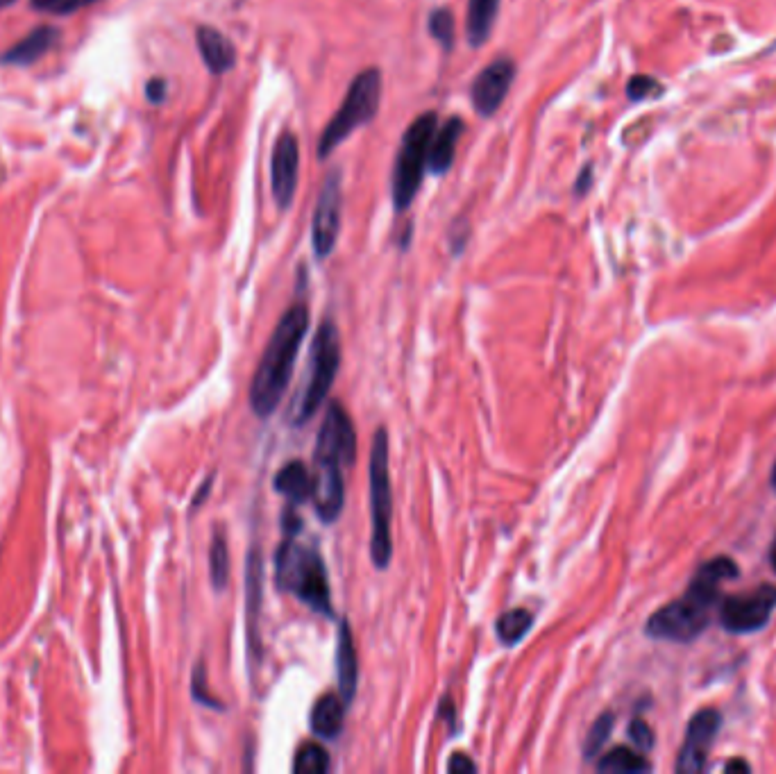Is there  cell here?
<instances>
[{"mask_svg":"<svg viewBox=\"0 0 776 774\" xmlns=\"http://www.w3.org/2000/svg\"><path fill=\"white\" fill-rule=\"evenodd\" d=\"M772 484H774V489H776V464H774V470H772Z\"/></svg>","mask_w":776,"mask_h":774,"instance_id":"f35d334b","label":"cell"},{"mask_svg":"<svg viewBox=\"0 0 776 774\" xmlns=\"http://www.w3.org/2000/svg\"><path fill=\"white\" fill-rule=\"evenodd\" d=\"M661 91V84L649 75H636L627 84V96L631 100H645L649 96H656Z\"/></svg>","mask_w":776,"mask_h":774,"instance_id":"f546056e","label":"cell"},{"mask_svg":"<svg viewBox=\"0 0 776 774\" xmlns=\"http://www.w3.org/2000/svg\"><path fill=\"white\" fill-rule=\"evenodd\" d=\"M300 175V146L293 132H282L275 141L271 157V187L277 207L286 212L295 198Z\"/></svg>","mask_w":776,"mask_h":774,"instance_id":"4fadbf2b","label":"cell"},{"mask_svg":"<svg viewBox=\"0 0 776 774\" xmlns=\"http://www.w3.org/2000/svg\"><path fill=\"white\" fill-rule=\"evenodd\" d=\"M275 584L293 593L314 613L332 618L330 579L314 545L300 543L291 534L286 536L275 552Z\"/></svg>","mask_w":776,"mask_h":774,"instance_id":"3957f363","label":"cell"},{"mask_svg":"<svg viewBox=\"0 0 776 774\" xmlns=\"http://www.w3.org/2000/svg\"><path fill=\"white\" fill-rule=\"evenodd\" d=\"M146 94H148V100L150 103H164L166 98V82L162 78H153L148 84H146Z\"/></svg>","mask_w":776,"mask_h":774,"instance_id":"d6a6232c","label":"cell"},{"mask_svg":"<svg viewBox=\"0 0 776 774\" xmlns=\"http://www.w3.org/2000/svg\"><path fill=\"white\" fill-rule=\"evenodd\" d=\"M590 178H593V171H590V166H586L577 180V189H575L577 196H584V193L590 189Z\"/></svg>","mask_w":776,"mask_h":774,"instance_id":"836d02e7","label":"cell"},{"mask_svg":"<svg viewBox=\"0 0 776 774\" xmlns=\"http://www.w3.org/2000/svg\"><path fill=\"white\" fill-rule=\"evenodd\" d=\"M438 128V119L434 112L420 114L404 132L400 153L395 157V168L391 178V200L395 212H407L413 198L418 196L420 184H423L429 146H432L434 132Z\"/></svg>","mask_w":776,"mask_h":774,"instance_id":"8992f818","label":"cell"},{"mask_svg":"<svg viewBox=\"0 0 776 774\" xmlns=\"http://www.w3.org/2000/svg\"><path fill=\"white\" fill-rule=\"evenodd\" d=\"M611 731H613V713H602L600 718L593 722V727H590L588 736H586V743H584L586 759H595V756H600L602 747L606 745V740L611 738Z\"/></svg>","mask_w":776,"mask_h":774,"instance_id":"4316f807","label":"cell"},{"mask_svg":"<svg viewBox=\"0 0 776 774\" xmlns=\"http://www.w3.org/2000/svg\"><path fill=\"white\" fill-rule=\"evenodd\" d=\"M427 28L429 35L438 41V46L443 50H452L454 35H457V23H454V14L447 10V7H438V10L429 14Z\"/></svg>","mask_w":776,"mask_h":774,"instance_id":"484cf974","label":"cell"},{"mask_svg":"<svg viewBox=\"0 0 776 774\" xmlns=\"http://www.w3.org/2000/svg\"><path fill=\"white\" fill-rule=\"evenodd\" d=\"M59 32L50 25H41V28L32 30L28 37H23L19 44H14L7 53L0 57L3 64H16V66H25L37 62L41 55H46L50 46L55 44Z\"/></svg>","mask_w":776,"mask_h":774,"instance_id":"d6986e66","label":"cell"},{"mask_svg":"<svg viewBox=\"0 0 776 774\" xmlns=\"http://www.w3.org/2000/svg\"><path fill=\"white\" fill-rule=\"evenodd\" d=\"M379 100H382V73L379 69L361 71L350 82L348 94H345L339 112L325 125L318 141L320 159L330 157L350 134L364 128L377 116Z\"/></svg>","mask_w":776,"mask_h":774,"instance_id":"5b68a950","label":"cell"},{"mask_svg":"<svg viewBox=\"0 0 776 774\" xmlns=\"http://www.w3.org/2000/svg\"><path fill=\"white\" fill-rule=\"evenodd\" d=\"M330 770V754L323 745L305 743L295 752L293 772L295 774H325Z\"/></svg>","mask_w":776,"mask_h":774,"instance_id":"d4e9b609","label":"cell"},{"mask_svg":"<svg viewBox=\"0 0 776 774\" xmlns=\"http://www.w3.org/2000/svg\"><path fill=\"white\" fill-rule=\"evenodd\" d=\"M749 770H752V768H749V765L745 763V761H742V759H733V761H729L727 765H724V772H749Z\"/></svg>","mask_w":776,"mask_h":774,"instance_id":"e575fe53","label":"cell"},{"mask_svg":"<svg viewBox=\"0 0 776 774\" xmlns=\"http://www.w3.org/2000/svg\"><path fill=\"white\" fill-rule=\"evenodd\" d=\"M447 772H477V765L466 754H454L447 761Z\"/></svg>","mask_w":776,"mask_h":774,"instance_id":"1f68e13d","label":"cell"},{"mask_svg":"<svg viewBox=\"0 0 776 774\" xmlns=\"http://www.w3.org/2000/svg\"><path fill=\"white\" fill-rule=\"evenodd\" d=\"M191 688H193V700H196V702L205 704V706H212V709H218V711L223 709V704L218 702L214 695H209V691H207L205 666H202V663H198L196 670H193V684H191Z\"/></svg>","mask_w":776,"mask_h":774,"instance_id":"f1b7e54d","label":"cell"},{"mask_svg":"<svg viewBox=\"0 0 776 774\" xmlns=\"http://www.w3.org/2000/svg\"><path fill=\"white\" fill-rule=\"evenodd\" d=\"M368 484H370V520H373V532H370V559L379 570L391 566L393 559V489H391V470H388V434L377 429L370 450L368 466Z\"/></svg>","mask_w":776,"mask_h":774,"instance_id":"277c9868","label":"cell"},{"mask_svg":"<svg viewBox=\"0 0 776 774\" xmlns=\"http://www.w3.org/2000/svg\"><path fill=\"white\" fill-rule=\"evenodd\" d=\"M309 330V309L295 302L275 325L271 341L261 355L250 386V405L259 418H268L280 405L282 395L293 377V366L302 339Z\"/></svg>","mask_w":776,"mask_h":774,"instance_id":"7a4b0ae2","label":"cell"},{"mask_svg":"<svg viewBox=\"0 0 776 774\" xmlns=\"http://www.w3.org/2000/svg\"><path fill=\"white\" fill-rule=\"evenodd\" d=\"M14 3H16V0H0V10H5V7H10Z\"/></svg>","mask_w":776,"mask_h":774,"instance_id":"74e56055","label":"cell"},{"mask_svg":"<svg viewBox=\"0 0 776 774\" xmlns=\"http://www.w3.org/2000/svg\"><path fill=\"white\" fill-rule=\"evenodd\" d=\"M212 479H214V477H209V479H207V482H205V484H202V489H200V493L196 495V498H193V509H198V507H200V504H202V500H205V495H209V491H212Z\"/></svg>","mask_w":776,"mask_h":774,"instance_id":"d590c367","label":"cell"},{"mask_svg":"<svg viewBox=\"0 0 776 774\" xmlns=\"http://www.w3.org/2000/svg\"><path fill=\"white\" fill-rule=\"evenodd\" d=\"M629 738L634 740V745L638 747L640 752H645V750H649V747L654 745V734H652V729H649L647 722H645V720H640V718H636V720L629 725Z\"/></svg>","mask_w":776,"mask_h":774,"instance_id":"4dcf8cb0","label":"cell"},{"mask_svg":"<svg viewBox=\"0 0 776 774\" xmlns=\"http://www.w3.org/2000/svg\"><path fill=\"white\" fill-rule=\"evenodd\" d=\"M597 770L606 774H640L652 770V765L643 754L631 750V747H613L597 761Z\"/></svg>","mask_w":776,"mask_h":774,"instance_id":"7402d4cb","label":"cell"},{"mask_svg":"<svg viewBox=\"0 0 776 774\" xmlns=\"http://www.w3.org/2000/svg\"><path fill=\"white\" fill-rule=\"evenodd\" d=\"M341 364V339L339 330L332 321L320 323L316 339L311 343V364H309V380L305 386V393L298 405L293 409L295 423H307V420L316 414L323 405L327 393H330L332 384L336 380Z\"/></svg>","mask_w":776,"mask_h":774,"instance_id":"52a82bcc","label":"cell"},{"mask_svg":"<svg viewBox=\"0 0 776 774\" xmlns=\"http://www.w3.org/2000/svg\"><path fill=\"white\" fill-rule=\"evenodd\" d=\"M531 625H534V613L527 609H511L502 613L495 629L504 645H516L527 636Z\"/></svg>","mask_w":776,"mask_h":774,"instance_id":"603a6c76","label":"cell"},{"mask_svg":"<svg viewBox=\"0 0 776 774\" xmlns=\"http://www.w3.org/2000/svg\"><path fill=\"white\" fill-rule=\"evenodd\" d=\"M345 700L339 695H323L311 709V731L318 738L332 740L343 731Z\"/></svg>","mask_w":776,"mask_h":774,"instance_id":"ffe728a7","label":"cell"},{"mask_svg":"<svg viewBox=\"0 0 776 774\" xmlns=\"http://www.w3.org/2000/svg\"><path fill=\"white\" fill-rule=\"evenodd\" d=\"M738 575L736 561L729 557H718L704 563L690 582L683 597L665 604L652 618L647 620V636L656 641L688 643L704 632L711 620L713 607L718 604L720 586L727 579Z\"/></svg>","mask_w":776,"mask_h":774,"instance_id":"6da1fadb","label":"cell"},{"mask_svg":"<svg viewBox=\"0 0 776 774\" xmlns=\"http://www.w3.org/2000/svg\"><path fill=\"white\" fill-rule=\"evenodd\" d=\"M513 80H516V64L509 57L495 60L484 71H479L470 87V100L475 112L484 119L493 116L506 100Z\"/></svg>","mask_w":776,"mask_h":774,"instance_id":"8fae6325","label":"cell"},{"mask_svg":"<svg viewBox=\"0 0 776 774\" xmlns=\"http://www.w3.org/2000/svg\"><path fill=\"white\" fill-rule=\"evenodd\" d=\"M275 491L293 504L314 498V473L302 461H289L275 475Z\"/></svg>","mask_w":776,"mask_h":774,"instance_id":"ac0fdd59","label":"cell"},{"mask_svg":"<svg viewBox=\"0 0 776 774\" xmlns=\"http://www.w3.org/2000/svg\"><path fill=\"white\" fill-rule=\"evenodd\" d=\"M463 134V121L459 116H450L441 128H436L432 146H429V159H427V171L434 175H443L450 171L457 155V143Z\"/></svg>","mask_w":776,"mask_h":774,"instance_id":"e0dca14e","label":"cell"},{"mask_svg":"<svg viewBox=\"0 0 776 774\" xmlns=\"http://www.w3.org/2000/svg\"><path fill=\"white\" fill-rule=\"evenodd\" d=\"M316 457V454H314ZM343 464L332 457H316L314 473V502L323 523H334L341 516L345 502Z\"/></svg>","mask_w":776,"mask_h":774,"instance_id":"5bb4252c","label":"cell"},{"mask_svg":"<svg viewBox=\"0 0 776 774\" xmlns=\"http://www.w3.org/2000/svg\"><path fill=\"white\" fill-rule=\"evenodd\" d=\"M776 609V586L761 584L722 602L720 622L731 634H752L767 625Z\"/></svg>","mask_w":776,"mask_h":774,"instance_id":"ba28073f","label":"cell"},{"mask_svg":"<svg viewBox=\"0 0 776 774\" xmlns=\"http://www.w3.org/2000/svg\"><path fill=\"white\" fill-rule=\"evenodd\" d=\"M316 457L339 459L343 466H354L357 461V432L341 402H332L327 409L318 434Z\"/></svg>","mask_w":776,"mask_h":774,"instance_id":"30bf717a","label":"cell"},{"mask_svg":"<svg viewBox=\"0 0 776 774\" xmlns=\"http://www.w3.org/2000/svg\"><path fill=\"white\" fill-rule=\"evenodd\" d=\"M341 209H343V191H341V171H330L318 193V203L314 209V223H311V243L318 259H327L336 248L341 232Z\"/></svg>","mask_w":776,"mask_h":774,"instance_id":"9c48e42d","label":"cell"},{"mask_svg":"<svg viewBox=\"0 0 776 774\" xmlns=\"http://www.w3.org/2000/svg\"><path fill=\"white\" fill-rule=\"evenodd\" d=\"M196 44L200 50L202 62L214 75H225L234 69L236 64V48L221 30L212 25H200L196 30Z\"/></svg>","mask_w":776,"mask_h":774,"instance_id":"9a60e30c","label":"cell"},{"mask_svg":"<svg viewBox=\"0 0 776 774\" xmlns=\"http://www.w3.org/2000/svg\"><path fill=\"white\" fill-rule=\"evenodd\" d=\"M720 722L722 718L715 709H702L693 715L677 759V772L693 774L706 768L708 752H711L713 740L718 736Z\"/></svg>","mask_w":776,"mask_h":774,"instance_id":"7c38bea8","label":"cell"},{"mask_svg":"<svg viewBox=\"0 0 776 774\" xmlns=\"http://www.w3.org/2000/svg\"><path fill=\"white\" fill-rule=\"evenodd\" d=\"M209 575H212V586L216 591H223L230 582V548H227V538L216 532L209 545Z\"/></svg>","mask_w":776,"mask_h":774,"instance_id":"cb8c5ba5","label":"cell"},{"mask_svg":"<svg viewBox=\"0 0 776 774\" xmlns=\"http://www.w3.org/2000/svg\"><path fill=\"white\" fill-rule=\"evenodd\" d=\"M336 675H339V691L345 704L354 700L357 695V681H359V661H357V647H354L352 629L345 620H341L339 627V641H336Z\"/></svg>","mask_w":776,"mask_h":774,"instance_id":"2e32d148","label":"cell"},{"mask_svg":"<svg viewBox=\"0 0 776 774\" xmlns=\"http://www.w3.org/2000/svg\"><path fill=\"white\" fill-rule=\"evenodd\" d=\"M500 14V0H468L466 35L470 46H484Z\"/></svg>","mask_w":776,"mask_h":774,"instance_id":"44dd1931","label":"cell"},{"mask_svg":"<svg viewBox=\"0 0 776 774\" xmlns=\"http://www.w3.org/2000/svg\"><path fill=\"white\" fill-rule=\"evenodd\" d=\"M770 563H772V568L776 572V538H774V543H772V548H770Z\"/></svg>","mask_w":776,"mask_h":774,"instance_id":"8d00e7d4","label":"cell"},{"mask_svg":"<svg viewBox=\"0 0 776 774\" xmlns=\"http://www.w3.org/2000/svg\"><path fill=\"white\" fill-rule=\"evenodd\" d=\"M94 3H98V0H32V7L46 14L66 16V14L80 12L82 7H89Z\"/></svg>","mask_w":776,"mask_h":774,"instance_id":"83f0119b","label":"cell"}]
</instances>
